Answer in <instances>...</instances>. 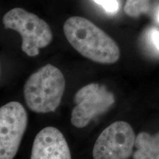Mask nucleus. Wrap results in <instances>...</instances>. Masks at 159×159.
<instances>
[{
	"label": "nucleus",
	"instance_id": "nucleus-3",
	"mask_svg": "<svg viewBox=\"0 0 159 159\" xmlns=\"http://www.w3.org/2000/svg\"><path fill=\"white\" fill-rule=\"evenodd\" d=\"M4 27L18 32L22 39L21 49L30 57L37 56L40 49L51 43L52 33L44 20L21 7L6 13L2 18Z\"/></svg>",
	"mask_w": 159,
	"mask_h": 159
},
{
	"label": "nucleus",
	"instance_id": "nucleus-4",
	"mask_svg": "<svg viewBox=\"0 0 159 159\" xmlns=\"http://www.w3.org/2000/svg\"><path fill=\"white\" fill-rule=\"evenodd\" d=\"M74 101L71 122L75 128H83L94 117L106 112L114 104L115 97L105 85L90 83L77 91Z\"/></svg>",
	"mask_w": 159,
	"mask_h": 159
},
{
	"label": "nucleus",
	"instance_id": "nucleus-12",
	"mask_svg": "<svg viewBox=\"0 0 159 159\" xmlns=\"http://www.w3.org/2000/svg\"><path fill=\"white\" fill-rule=\"evenodd\" d=\"M157 20H158V23H159V13H158V16H157Z\"/></svg>",
	"mask_w": 159,
	"mask_h": 159
},
{
	"label": "nucleus",
	"instance_id": "nucleus-8",
	"mask_svg": "<svg viewBox=\"0 0 159 159\" xmlns=\"http://www.w3.org/2000/svg\"><path fill=\"white\" fill-rule=\"evenodd\" d=\"M135 147L134 159H159V133L153 136L140 133L136 137Z\"/></svg>",
	"mask_w": 159,
	"mask_h": 159
},
{
	"label": "nucleus",
	"instance_id": "nucleus-7",
	"mask_svg": "<svg viewBox=\"0 0 159 159\" xmlns=\"http://www.w3.org/2000/svg\"><path fill=\"white\" fill-rule=\"evenodd\" d=\"M30 159H71L64 136L54 127H46L34 139Z\"/></svg>",
	"mask_w": 159,
	"mask_h": 159
},
{
	"label": "nucleus",
	"instance_id": "nucleus-10",
	"mask_svg": "<svg viewBox=\"0 0 159 159\" xmlns=\"http://www.w3.org/2000/svg\"><path fill=\"white\" fill-rule=\"evenodd\" d=\"M98 5H101L107 13H114L118 11L119 3L117 0H94Z\"/></svg>",
	"mask_w": 159,
	"mask_h": 159
},
{
	"label": "nucleus",
	"instance_id": "nucleus-6",
	"mask_svg": "<svg viewBox=\"0 0 159 159\" xmlns=\"http://www.w3.org/2000/svg\"><path fill=\"white\" fill-rule=\"evenodd\" d=\"M134 131L128 122H115L101 133L93 148L94 159H128L135 146Z\"/></svg>",
	"mask_w": 159,
	"mask_h": 159
},
{
	"label": "nucleus",
	"instance_id": "nucleus-1",
	"mask_svg": "<svg viewBox=\"0 0 159 159\" xmlns=\"http://www.w3.org/2000/svg\"><path fill=\"white\" fill-rule=\"evenodd\" d=\"M63 33L71 47L91 61L112 64L119 59L117 43L90 20L80 16L69 18L63 25Z\"/></svg>",
	"mask_w": 159,
	"mask_h": 159
},
{
	"label": "nucleus",
	"instance_id": "nucleus-9",
	"mask_svg": "<svg viewBox=\"0 0 159 159\" xmlns=\"http://www.w3.org/2000/svg\"><path fill=\"white\" fill-rule=\"evenodd\" d=\"M150 0H126L124 11L128 16L138 18L148 13L150 8Z\"/></svg>",
	"mask_w": 159,
	"mask_h": 159
},
{
	"label": "nucleus",
	"instance_id": "nucleus-11",
	"mask_svg": "<svg viewBox=\"0 0 159 159\" xmlns=\"http://www.w3.org/2000/svg\"><path fill=\"white\" fill-rule=\"evenodd\" d=\"M150 41L154 48L159 52V30L156 28L152 29L150 32Z\"/></svg>",
	"mask_w": 159,
	"mask_h": 159
},
{
	"label": "nucleus",
	"instance_id": "nucleus-2",
	"mask_svg": "<svg viewBox=\"0 0 159 159\" xmlns=\"http://www.w3.org/2000/svg\"><path fill=\"white\" fill-rule=\"evenodd\" d=\"M66 88L62 71L47 64L33 73L24 86L26 104L33 112L48 114L58 108Z\"/></svg>",
	"mask_w": 159,
	"mask_h": 159
},
{
	"label": "nucleus",
	"instance_id": "nucleus-5",
	"mask_svg": "<svg viewBox=\"0 0 159 159\" xmlns=\"http://www.w3.org/2000/svg\"><path fill=\"white\" fill-rule=\"evenodd\" d=\"M27 122V111L19 102H10L0 108V159L14 158Z\"/></svg>",
	"mask_w": 159,
	"mask_h": 159
}]
</instances>
